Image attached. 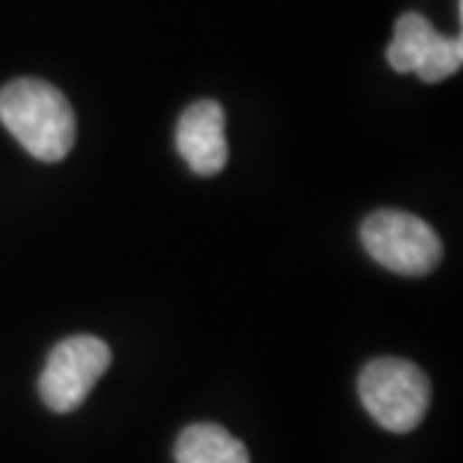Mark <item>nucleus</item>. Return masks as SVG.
<instances>
[{"label": "nucleus", "mask_w": 463, "mask_h": 463, "mask_svg": "<svg viewBox=\"0 0 463 463\" xmlns=\"http://www.w3.org/2000/svg\"><path fill=\"white\" fill-rule=\"evenodd\" d=\"M0 121L42 163L65 160L78 134L70 100L36 78H18L0 90Z\"/></svg>", "instance_id": "1"}, {"label": "nucleus", "mask_w": 463, "mask_h": 463, "mask_svg": "<svg viewBox=\"0 0 463 463\" xmlns=\"http://www.w3.org/2000/svg\"><path fill=\"white\" fill-rule=\"evenodd\" d=\"M365 412L389 432H412L430 407V381L420 365L402 358H376L358 376Z\"/></svg>", "instance_id": "2"}, {"label": "nucleus", "mask_w": 463, "mask_h": 463, "mask_svg": "<svg viewBox=\"0 0 463 463\" xmlns=\"http://www.w3.org/2000/svg\"><path fill=\"white\" fill-rule=\"evenodd\" d=\"M361 242L381 268L410 279L432 273L443 258L438 232L425 219L397 209H381L365 216Z\"/></svg>", "instance_id": "3"}, {"label": "nucleus", "mask_w": 463, "mask_h": 463, "mask_svg": "<svg viewBox=\"0 0 463 463\" xmlns=\"http://www.w3.org/2000/svg\"><path fill=\"white\" fill-rule=\"evenodd\" d=\"M111 365V347L93 335H75L52 347L39 376V397L52 412H72Z\"/></svg>", "instance_id": "4"}, {"label": "nucleus", "mask_w": 463, "mask_h": 463, "mask_svg": "<svg viewBox=\"0 0 463 463\" xmlns=\"http://www.w3.org/2000/svg\"><path fill=\"white\" fill-rule=\"evenodd\" d=\"M386 62L394 72H417L422 83H440L461 70L463 39L443 36L422 14H404L394 26V39L386 50Z\"/></svg>", "instance_id": "5"}, {"label": "nucleus", "mask_w": 463, "mask_h": 463, "mask_svg": "<svg viewBox=\"0 0 463 463\" xmlns=\"http://www.w3.org/2000/svg\"><path fill=\"white\" fill-rule=\"evenodd\" d=\"M175 147L196 175H216L230 160V145L224 137V109L206 99L188 106L178 118Z\"/></svg>", "instance_id": "6"}, {"label": "nucleus", "mask_w": 463, "mask_h": 463, "mask_svg": "<svg viewBox=\"0 0 463 463\" xmlns=\"http://www.w3.org/2000/svg\"><path fill=\"white\" fill-rule=\"evenodd\" d=\"M175 463H250V453L224 428L214 422H199L178 435Z\"/></svg>", "instance_id": "7"}]
</instances>
